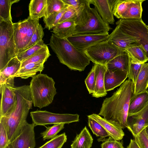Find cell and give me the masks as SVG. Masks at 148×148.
I'll return each instance as SVG.
<instances>
[{
  "mask_svg": "<svg viewBox=\"0 0 148 148\" xmlns=\"http://www.w3.org/2000/svg\"><path fill=\"white\" fill-rule=\"evenodd\" d=\"M133 96V84L129 79L125 80L111 97L103 100L98 114L119 124L122 129L127 128L129 106Z\"/></svg>",
  "mask_w": 148,
  "mask_h": 148,
  "instance_id": "1",
  "label": "cell"
},
{
  "mask_svg": "<svg viewBox=\"0 0 148 148\" xmlns=\"http://www.w3.org/2000/svg\"><path fill=\"white\" fill-rule=\"evenodd\" d=\"M17 103L12 112L7 117H0L4 124L10 143L18 135L33 103L29 85L15 87Z\"/></svg>",
  "mask_w": 148,
  "mask_h": 148,
  "instance_id": "2",
  "label": "cell"
},
{
  "mask_svg": "<svg viewBox=\"0 0 148 148\" xmlns=\"http://www.w3.org/2000/svg\"><path fill=\"white\" fill-rule=\"evenodd\" d=\"M49 45L60 62L70 70L82 71L90 64V60L84 52L77 49L68 40L52 34Z\"/></svg>",
  "mask_w": 148,
  "mask_h": 148,
  "instance_id": "3",
  "label": "cell"
},
{
  "mask_svg": "<svg viewBox=\"0 0 148 148\" xmlns=\"http://www.w3.org/2000/svg\"><path fill=\"white\" fill-rule=\"evenodd\" d=\"M73 36L96 34L108 32L110 27L102 19L95 8L86 0L84 8L75 22Z\"/></svg>",
  "mask_w": 148,
  "mask_h": 148,
  "instance_id": "4",
  "label": "cell"
},
{
  "mask_svg": "<svg viewBox=\"0 0 148 148\" xmlns=\"http://www.w3.org/2000/svg\"><path fill=\"white\" fill-rule=\"evenodd\" d=\"M55 84L53 79L46 74L40 73L32 77L29 86L34 107L41 109L52 103L57 93Z\"/></svg>",
  "mask_w": 148,
  "mask_h": 148,
  "instance_id": "5",
  "label": "cell"
},
{
  "mask_svg": "<svg viewBox=\"0 0 148 148\" xmlns=\"http://www.w3.org/2000/svg\"><path fill=\"white\" fill-rule=\"evenodd\" d=\"M13 23L0 20V71L16 56Z\"/></svg>",
  "mask_w": 148,
  "mask_h": 148,
  "instance_id": "6",
  "label": "cell"
},
{
  "mask_svg": "<svg viewBox=\"0 0 148 148\" xmlns=\"http://www.w3.org/2000/svg\"><path fill=\"white\" fill-rule=\"evenodd\" d=\"M116 24L125 34L137 40L146 52L148 60V28L142 18H121Z\"/></svg>",
  "mask_w": 148,
  "mask_h": 148,
  "instance_id": "7",
  "label": "cell"
},
{
  "mask_svg": "<svg viewBox=\"0 0 148 148\" xmlns=\"http://www.w3.org/2000/svg\"><path fill=\"white\" fill-rule=\"evenodd\" d=\"M126 51L106 40L90 47L84 53L93 63L106 66L110 61Z\"/></svg>",
  "mask_w": 148,
  "mask_h": 148,
  "instance_id": "8",
  "label": "cell"
},
{
  "mask_svg": "<svg viewBox=\"0 0 148 148\" xmlns=\"http://www.w3.org/2000/svg\"><path fill=\"white\" fill-rule=\"evenodd\" d=\"M39 24V20L33 19L29 16L24 20L13 23L17 54L27 47Z\"/></svg>",
  "mask_w": 148,
  "mask_h": 148,
  "instance_id": "9",
  "label": "cell"
},
{
  "mask_svg": "<svg viewBox=\"0 0 148 148\" xmlns=\"http://www.w3.org/2000/svg\"><path fill=\"white\" fill-rule=\"evenodd\" d=\"M30 114L35 126L59 123L69 124L79 121V115L77 114H56L40 110L31 112Z\"/></svg>",
  "mask_w": 148,
  "mask_h": 148,
  "instance_id": "10",
  "label": "cell"
},
{
  "mask_svg": "<svg viewBox=\"0 0 148 148\" xmlns=\"http://www.w3.org/2000/svg\"><path fill=\"white\" fill-rule=\"evenodd\" d=\"M14 78H9L0 85L1 94L0 117L8 116L16 107L17 100L14 85Z\"/></svg>",
  "mask_w": 148,
  "mask_h": 148,
  "instance_id": "11",
  "label": "cell"
},
{
  "mask_svg": "<svg viewBox=\"0 0 148 148\" xmlns=\"http://www.w3.org/2000/svg\"><path fill=\"white\" fill-rule=\"evenodd\" d=\"M108 32L96 34L72 36L67 38L79 50L84 53L90 47L107 40Z\"/></svg>",
  "mask_w": 148,
  "mask_h": 148,
  "instance_id": "12",
  "label": "cell"
},
{
  "mask_svg": "<svg viewBox=\"0 0 148 148\" xmlns=\"http://www.w3.org/2000/svg\"><path fill=\"white\" fill-rule=\"evenodd\" d=\"M34 124H24L19 134L10 144L13 148H34L36 146Z\"/></svg>",
  "mask_w": 148,
  "mask_h": 148,
  "instance_id": "13",
  "label": "cell"
},
{
  "mask_svg": "<svg viewBox=\"0 0 148 148\" xmlns=\"http://www.w3.org/2000/svg\"><path fill=\"white\" fill-rule=\"evenodd\" d=\"M148 104L143 110L128 114L127 128L134 137L148 125Z\"/></svg>",
  "mask_w": 148,
  "mask_h": 148,
  "instance_id": "14",
  "label": "cell"
},
{
  "mask_svg": "<svg viewBox=\"0 0 148 148\" xmlns=\"http://www.w3.org/2000/svg\"><path fill=\"white\" fill-rule=\"evenodd\" d=\"M107 40L125 51H126L132 45L138 42L135 38L125 34L117 25L109 34Z\"/></svg>",
  "mask_w": 148,
  "mask_h": 148,
  "instance_id": "15",
  "label": "cell"
},
{
  "mask_svg": "<svg viewBox=\"0 0 148 148\" xmlns=\"http://www.w3.org/2000/svg\"><path fill=\"white\" fill-rule=\"evenodd\" d=\"M87 117L91 118L99 123L106 131L110 137L116 140H122L124 133L121 126L119 124L110 122L98 114H93Z\"/></svg>",
  "mask_w": 148,
  "mask_h": 148,
  "instance_id": "16",
  "label": "cell"
},
{
  "mask_svg": "<svg viewBox=\"0 0 148 148\" xmlns=\"http://www.w3.org/2000/svg\"><path fill=\"white\" fill-rule=\"evenodd\" d=\"M128 72L119 70H107L104 75L105 89L108 92L121 85L128 77Z\"/></svg>",
  "mask_w": 148,
  "mask_h": 148,
  "instance_id": "17",
  "label": "cell"
},
{
  "mask_svg": "<svg viewBox=\"0 0 148 148\" xmlns=\"http://www.w3.org/2000/svg\"><path fill=\"white\" fill-rule=\"evenodd\" d=\"M90 4L94 5L103 20L108 24H114L113 10L108 0H88Z\"/></svg>",
  "mask_w": 148,
  "mask_h": 148,
  "instance_id": "18",
  "label": "cell"
},
{
  "mask_svg": "<svg viewBox=\"0 0 148 148\" xmlns=\"http://www.w3.org/2000/svg\"><path fill=\"white\" fill-rule=\"evenodd\" d=\"M94 64L95 65V86L92 94V97L98 98L105 97L107 94L104 84V75L107 69L106 66Z\"/></svg>",
  "mask_w": 148,
  "mask_h": 148,
  "instance_id": "19",
  "label": "cell"
},
{
  "mask_svg": "<svg viewBox=\"0 0 148 148\" xmlns=\"http://www.w3.org/2000/svg\"><path fill=\"white\" fill-rule=\"evenodd\" d=\"M45 62L40 61L31 63L26 64L21 67L14 75V77H20L26 79L29 77H32L36 75L38 72H41L44 67V64Z\"/></svg>",
  "mask_w": 148,
  "mask_h": 148,
  "instance_id": "20",
  "label": "cell"
},
{
  "mask_svg": "<svg viewBox=\"0 0 148 148\" xmlns=\"http://www.w3.org/2000/svg\"><path fill=\"white\" fill-rule=\"evenodd\" d=\"M148 104V90L133 96L130 102L128 114L137 113Z\"/></svg>",
  "mask_w": 148,
  "mask_h": 148,
  "instance_id": "21",
  "label": "cell"
},
{
  "mask_svg": "<svg viewBox=\"0 0 148 148\" xmlns=\"http://www.w3.org/2000/svg\"><path fill=\"white\" fill-rule=\"evenodd\" d=\"M148 88V63L142 64L140 72L135 84L133 85V96L147 90Z\"/></svg>",
  "mask_w": 148,
  "mask_h": 148,
  "instance_id": "22",
  "label": "cell"
},
{
  "mask_svg": "<svg viewBox=\"0 0 148 148\" xmlns=\"http://www.w3.org/2000/svg\"><path fill=\"white\" fill-rule=\"evenodd\" d=\"M21 66V62L16 56L9 61L3 69L0 71V85L8 79L14 77V75L20 69Z\"/></svg>",
  "mask_w": 148,
  "mask_h": 148,
  "instance_id": "23",
  "label": "cell"
},
{
  "mask_svg": "<svg viewBox=\"0 0 148 148\" xmlns=\"http://www.w3.org/2000/svg\"><path fill=\"white\" fill-rule=\"evenodd\" d=\"M130 58L126 51L109 62L106 66L110 70H119L128 72Z\"/></svg>",
  "mask_w": 148,
  "mask_h": 148,
  "instance_id": "24",
  "label": "cell"
},
{
  "mask_svg": "<svg viewBox=\"0 0 148 148\" xmlns=\"http://www.w3.org/2000/svg\"><path fill=\"white\" fill-rule=\"evenodd\" d=\"M47 0H31L29 5V16L34 20H39L45 15Z\"/></svg>",
  "mask_w": 148,
  "mask_h": 148,
  "instance_id": "25",
  "label": "cell"
},
{
  "mask_svg": "<svg viewBox=\"0 0 148 148\" xmlns=\"http://www.w3.org/2000/svg\"><path fill=\"white\" fill-rule=\"evenodd\" d=\"M76 25L73 21H67L59 23L53 29V34L62 38H68L73 36Z\"/></svg>",
  "mask_w": 148,
  "mask_h": 148,
  "instance_id": "26",
  "label": "cell"
},
{
  "mask_svg": "<svg viewBox=\"0 0 148 148\" xmlns=\"http://www.w3.org/2000/svg\"><path fill=\"white\" fill-rule=\"evenodd\" d=\"M93 139L88 129L85 126L77 134L71 145V148H90Z\"/></svg>",
  "mask_w": 148,
  "mask_h": 148,
  "instance_id": "27",
  "label": "cell"
},
{
  "mask_svg": "<svg viewBox=\"0 0 148 148\" xmlns=\"http://www.w3.org/2000/svg\"><path fill=\"white\" fill-rule=\"evenodd\" d=\"M126 51L130 60L134 61L143 64L148 61L146 52L138 42L128 48Z\"/></svg>",
  "mask_w": 148,
  "mask_h": 148,
  "instance_id": "28",
  "label": "cell"
},
{
  "mask_svg": "<svg viewBox=\"0 0 148 148\" xmlns=\"http://www.w3.org/2000/svg\"><path fill=\"white\" fill-rule=\"evenodd\" d=\"M144 0H132L126 12L122 15L121 18H142L143 11L142 3Z\"/></svg>",
  "mask_w": 148,
  "mask_h": 148,
  "instance_id": "29",
  "label": "cell"
},
{
  "mask_svg": "<svg viewBox=\"0 0 148 148\" xmlns=\"http://www.w3.org/2000/svg\"><path fill=\"white\" fill-rule=\"evenodd\" d=\"M86 0L81 6L75 8L69 5L67 10L64 13L59 23L67 21H73L75 23L79 15L84 9Z\"/></svg>",
  "mask_w": 148,
  "mask_h": 148,
  "instance_id": "30",
  "label": "cell"
},
{
  "mask_svg": "<svg viewBox=\"0 0 148 148\" xmlns=\"http://www.w3.org/2000/svg\"><path fill=\"white\" fill-rule=\"evenodd\" d=\"M19 0H0V20L12 22L11 9L12 4Z\"/></svg>",
  "mask_w": 148,
  "mask_h": 148,
  "instance_id": "31",
  "label": "cell"
},
{
  "mask_svg": "<svg viewBox=\"0 0 148 148\" xmlns=\"http://www.w3.org/2000/svg\"><path fill=\"white\" fill-rule=\"evenodd\" d=\"M50 56L49 50L47 45L39 52L21 62V67L29 63L40 61L45 62Z\"/></svg>",
  "mask_w": 148,
  "mask_h": 148,
  "instance_id": "32",
  "label": "cell"
},
{
  "mask_svg": "<svg viewBox=\"0 0 148 148\" xmlns=\"http://www.w3.org/2000/svg\"><path fill=\"white\" fill-rule=\"evenodd\" d=\"M47 45L45 44L42 40L34 45L24 51L18 53L16 57L21 62L35 53L39 52Z\"/></svg>",
  "mask_w": 148,
  "mask_h": 148,
  "instance_id": "33",
  "label": "cell"
},
{
  "mask_svg": "<svg viewBox=\"0 0 148 148\" xmlns=\"http://www.w3.org/2000/svg\"><path fill=\"white\" fill-rule=\"evenodd\" d=\"M69 5L62 0H47L46 14L43 18H46L54 13L61 11Z\"/></svg>",
  "mask_w": 148,
  "mask_h": 148,
  "instance_id": "34",
  "label": "cell"
},
{
  "mask_svg": "<svg viewBox=\"0 0 148 148\" xmlns=\"http://www.w3.org/2000/svg\"><path fill=\"white\" fill-rule=\"evenodd\" d=\"M69 5L63 10L54 13L46 18H43L45 27L50 30L58 24L64 13L67 10Z\"/></svg>",
  "mask_w": 148,
  "mask_h": 148,
  "instance_id": "35",
  "label": "cell"
},
{
  "mask_svg": "<svg viewBox=\"0 0 148 148\" xmlns=\"http://www.w3.org/2000/svg\"><path fill=\"white\" fill-rule=\"evenodd\" d=\"M88 125L92 133L97 136L103 138L101 141L104 139L105 137L110 136L109 134L103 127L97 122L93 119L88 117Z\"/></svg>",
  "mask_w": 148,
  "mask_h": 148,
  "instance_id": "36",
  "label": "cell"
},
{
  "mask_svg": "<svg viewBox=\"0 0 148 148\" xmlns=\"http://www.w3.org/2000/svg\"><path fill=\"white\" fill-rule=\"evenodd\" d=\"M66 140V136L65 133H64L57 135L38 148H62Z\"/></svg>",
  "mask_w": 148,
  "mask_h": 148,
  "instance_id": "37",
  "label": "cell"
},
{
  "mask_svg": "<svg viewBox=\"0 0 148 148\" xmlns=\"http://www.w3.org/2000/svg\"><path fill=\"white\" fill-rule=\"evenodd\" d=\"M64 123L54 124L51 127H46V130L40 134L43 140L52 139L55 137L58 134L64 127Z\"/></svg>",
  "mask_w": 148,
  "mask_h": 148,
  "instance_id": "38",
  "label": "cell"
},
{
  "mask_svg": "<svg viewBox=\"0 0 148 148\" xmlns=\"http://www.w3.org/2000/svg\"><path fill=\"white\" fill-rule=\"evenodd\" d=\"M132 1V0H116L113 10L114 15L117 18H121Z\"/></svg>",
  "mask_w": 148,
  "mask_h": 148,
  "instance_id": "39",
  "label": "cell"
},
{
  "mask_svg": "<svg viewBox=\"0 0 148 148\" xmlns=\"http://www.w3.org/2000/svg\"><path fill=\"white\" fill-rule=\"evenodd\" d=\"M142 64L134 61L130 59L128 77V79L132 81L133 85L136 83Z\"/></svg>",
  "mask_w": 148,
  "mask_h": 148,
  "instance_id": "40",
  "label": "cell"
},
{
  "mask_svg": "<svg viewBox=\"0 0 148 148\" xmlns=\"http://www.w3.org/2000/svg\"><path fill=\"white\" fill-rule=\"evenodd\" d=\"M95 64L85 80V84L89 94L93 93L95 86Z\"/></svg>",
  "mask_w": 148,
  "mask_h": 148,
  "instance_id": "41",
  "label": "cell"
},
{
  "mask_svg": "<svg viewBox=\"0 0 148 148\" xmlns=\"http://www.w3.org/2000/svg\"><path fill=\"white\" fill-rule=\"evenodd\" d=\"M44 34L43 28L39 23L33 34L29 43L24 50L34 45L42 40Z\"/></svg>",
  "mask_w": 148,
  "mask_h": 148,
  "instance_id": "42",
  "label": "cell"
},
{
  "mask_svg": "<svg viewBox=\"0 0 148 148\" xmlns=\"http://www.w3.org/2000/svg\"><path fill=\"white\" fill-rule=\"evenodd\" d=\"M10 144L5 126L0 119V148H6Z\"/></svg>",
  "mask_w": 148,
  "mask_h": 148,
  "instance_id": "43",
  "label": "cell"
},
{
  "mask_svg": "<svg viewBox=\"0 0 148 148\" xmlns=\"http://www.w3.org/2000/svg\"><path fill=\"white\" fill-rule=\"evenodd\" d=\"M145 128L134 137V140L139 148H148V138Z\"/></svg>",
  "mask_w": 148,
  "mask_h": 148,
  "instance_id": "44",
  "label": "cell"
},
{
  "mask_svg": "<svg viewBox=\"0 0 148 148\" xmlns=\"http://www.w3.org/2000/svg\"><path fill=\"white\" fill-rule=\"evenodd\" d=\"M102 141L103 142L101 145V148H125L121 142L110 136Z\"/></svg>",
  "mask_w": 148,
  "mask_h": 148,
  "instance_id": "45",
  "label": "cell"
},
{
  "mask_svg": "<svg viewBox=\"0 0 148 148\" xmlns=\"http://www.w3.org/2000/svg\"><path fill=\"white\" fill-rule=\"evenodd\" d=\"M67 5L75 8H78L82 5L85 0H62Z\"/></svg>",
  "mask_w": 148,
  "mask_h": 148,
  "instance_id": "46",
  "label": "cell"
},
{
  "mask_svg": "<svg viewBox=\"0 0 148 148\" xmlns=\"http://www.w3.org/2000/svg\"><path fill=\"white\" fill-rule=\"evenodd\" d=\"M127 148H139L134 140L131 139Z\"/></svg>",
  "mask_w": 148,
  "mask_h": 148,
  "instance_id": "47",
  "label": "cell"
},
{
  "mask_svg": "<svg viewBox=\"0 0 148 148\" xmlns=\"http://www.w3.org/2000/svg\"><path fill=\"white\" fill-rule=\"evenodd\" d=\"M108 1L111 8L113 10L116 0H108Z\"/></svg>",
  "mask_w": 148,
  "mask_h": 148,
  "instance_id": "48",
  "label": "cell"
},
{
  "mask_svg": "<svg viewBox=\"0 0 148 148\" xmlns=\"http://www.w3.org/2000/svg\"><path fill=\"white\" fill-rule=\"evenodd\" d=\"M145 131L146 133L147 136V137L148 138V126H147L146 128H145Z\"/></svg>",
  "mask_w": 148,
  "mask_h": 148,
  "instance_id": "49",
  "label": "cell"
},
{
  "mask_svg": "<svg viewBox=\"0 0 148 148\" xmlns=\"http://www.w3.org/2000/svg\"><path fill=\"white\" fill-rule=\"evenodd\" d=\"M6 148H13L11 145L10 144Z\"/></svg>",
  "mask_w": 148,
  "mask_h": 148,
  "instance_id": "50",
  "label": "cell"
},
{
  "mask_svg": "<svg viewBox=\"0 0 148 148\" xmlns=\"http://www.w3.org/2000/svg\"><path fill=\"white\" fill-rule=\"evenodd\" d=\"M147 125H148V121H147Z\"/></svg>",
  "mask_w": 148,
  "mask_h": 148,
  "instance_id": "51",
  "label": "cell"
},
{
  "mask_svg": "<svg viewBox=\"0 0 148 148\" xmlns=\"http://www.w3.org/2000/svg\"><path fill=\"white\" fill-rule=\"evenodd\" d=\"M147 27H148V25L147 26Z\"/></svg>",
  "mask_w": 148,
  "mask_h": 148,
  "instance_id": "52",
  "label": "cell"
}]
</instances>
